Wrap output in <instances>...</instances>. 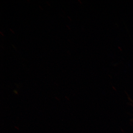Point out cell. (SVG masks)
Masks as SVG:
<instances>
[{
  "label": "cell",
  "mask_w": 133,
  "mask_h": 133,
  "mask_svg": "<svg viewBox=\"0 0 133 133\" xmlns=\"http://www.w3.org/2000/svg\"><path fill=\"white\" fill-rule=\"evenodd\" d=\"M15 128L16 129H17V130H19V129L18 127H17V126H15Z\"/></svg>",
  "instance_id": "obj_2"
},
{
  "label": "cell",
  "mask_w": 133,
  "mask_h": 133,
  "mask_svg": "<svg viewBox=\"0 0 133 133\" xmlns=\"http://www.w3.org/2000/svg\"><path fill=\"white\" fill-rule=\"evenodd\" d=\"M14 92L15 93V94H16V95H17V94H18V91H16V90H14Z\"/></svg>",
  "instance_id": "obj_1"
}]
</instances>
